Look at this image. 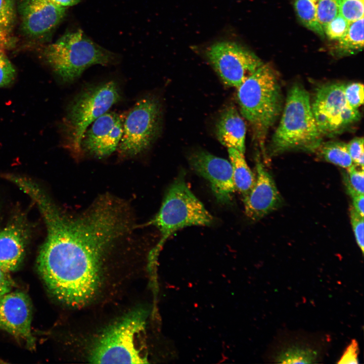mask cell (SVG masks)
<instances>
[{"label": "cell", "mask_w": 364, "mask_h": 364, "mask_svg": "<svg viewBox=\"0 0 364 364\" xmlns=\"http://www.w3.org/2000/svg\"><path fill=\"white\" fill-rule=\"evenodd\" d=\"M184 174L171 184L158 212L147 224L155 226L160 233V240L150 254L152 260L177 231L192 225H209L213 222L212 215L188 187Z\"/></svg>", "instance_id": "cell-6"}, {"label": "cell", "mask_w": 364, "mask_h": 364, "mask_svg": "<svg viewBox=\"0 0 364 364\" xmlns=\"http://www.w3.org/2000/svg\"><path fill=\"white\" fill-rule=\"evenodd\" d=\"M121 99L120 86L113 80L88 86L76 95L68 105L62 124L66 147L74 154L80 155L86 130Z\"/></svg>", "instance_id": "cell-7"}, {"label": "cell", "mask_w": 364, "mask_h": 364, "mask_svg": "<svg viewBox=\"0 0 364 364\" xmlns=\"http://www.w3.org/2000/svg\"><path fill=\"white\" fill-rule=\"evenodd\" d=\"M323 136L317 126L310 96L299 83L289 89L279 125L270 145L272 154L293 150L314 151L322 143Z\"/></svg>", "instance_id": "cell-4"}, {"label": "cell", "mask_w": 364, "mask_h": 364, "mask_svg": "<svg viewBox=\"0 0 364 364\" xmlns=\"http://www.w3.org/2000/svg\"><path fill=\"white\" fill-rule=\"evenodd\" d=\"M352 199V208L361 216H364L363 194H355L351 196Z\"/></svg>", "instance_id": "cell-34"}, {"label": "cell", "mask_w": 364, "mask_h": 364, "mask_svg": "<svg viewBox=\"0 0 364 364\" xmlns=\"http://www.w3.org/2000/svg\"><path fill=\"white\" fill-rule=\"evenodd\" d=\"M344 93L348 106L354 109H358L363 103V85L360 82H352L345 84Z\"/></svg>", "instance_id": "cell-27"}, {"label": "cell", "mask_w": 364, "mask_h": 364, "mask_svg": "<svg viewBox=\"0 0 364 364\" xmlns=\"http://www.w3.org/2000/svg\"><path fill=\"white\" fill-rule=\"evenodd\" d=\"M125 116L108 111L99 117L83 135L81 152L103 158L116 151L122 137Z\"/></svg>", "instance_id": "cell-13"}, {"label": "cell", "mask_w": 364, "mask_h": 364, "mask_svg": "<svg viewBox=\"0 0 364 364\" xmlns=\"http://www.w3.org/2000/svg\"><path fill=\"white\" fill-rule=\"evenodd\" d=\"M215 129L217 138L222 145L244 154L246 124L234 106H228L222 111L217 121Z\"/></svg>", "instance_id": "cell-17"}, {"label": "cell", "mask_w": 364, "mask_h": 364, "mask_svg": "<svg viewBox=\"0 0 364 364\" xmlns=\"http://www.w3.org/2000/svg\"><path fill=\"white\" fill-rule=\"evenodd\" d=\"M339 13L349 22L363 17L364 0H338Z\"/></svg>", "instance_id": "cell-25"}, {"label": "cell", "mask_w": 364, "mask_h": 364, "mask_svg": "<svg viewBox=\"0 0 364 364\" xmlns=\"http://www.w3.org/2000/svg\"><path fill=\"white\" fill-rule=\"evenodd\" d=\"M228 151L236 190L244 198L254 186L256 177L245 160L244 154L233 148H228Z\"/></svg>", "instance_id": "cell-18"}, {"label": "cell", "mask_w": 364, "mask_h": 364, "mask_svg": "<svg viewBox=\"0 0 364 364\" xmlns=\"http://www.w3.org/2000/svg\"><path fill=\"white\" fill-rule=\"evenodd\" d=\"M46 61L65 83L77 80L88 67L117 63L118 55L90 39L81 29L68 31L44 49Z\"/></svg>", "instance_id": "cell-5"}, {"label": "cell", "mask_w": 364, "mask_h": 364, "mask_svg": "<svg viewBox=\"0 0 364 364\" xmlns=\"http://www.w3.org/2000/svg\"><path fill=\"white\" fill-rule=\"evenodd\" d=\"M15 19L14 0H0V34L5 41L12 31Z\"/></svg>", "instance_id": "cell-23"}, {"label": "cell", "mask_w": 364, "mask_h": 364, "mask_svg": "<svg viewBox=\"0 0 364 364\" xmlns=\"http://www.w3.org/2000/svg\"><path fill=\"white\" fill-rule=\"evenodd\" d=\"M0 41H2L4 44L6 42V41L4 40L3 37L2 36V35L0 34Z\"/></svg>", "instance_id": "cell-36"}, {"label": "cell", "mask_w": 364, "mask_h": 364, "mask_svg": "<svg viewBox=\"0 0 364 364\" xmlns=\"http://www.w3.org/2000/svg\"><path fill=\"white\" fill-rule=\"evenodd\" d=\"M363 47V17L350 22L345 34L338 40L336 47L339 55L355 54L361 51Z\"/></svg>", "instance_id": "cell-19"}, {"label": "cell", "mask_w": 364, "mask_h": 364, "mask_svg": "<svg viewBox=\"0 0 364 364\" xmlns=\"http://www.w3.org/2000/svg\"><path fill=\"white\" fill-rule=\"evenodd\" d=\"M327 161L348 169L354 164L348 153L347 144L339 141L322 142L317 149Z\"/></svg>", "instance_id": "cell-20"}, {"label": "cell", "mask_w": 364, "mask_h": 364, "mask_svg": "<svg viewBox=\"0 0 364 364\" xmlns=\"http://www.w3.org/2000/svg\"><path fill=\"white\" fill-rule=\"evenodd\" d=\"M345 84L326 83L316 89L311 107L317 126L323 136L339 134L360 118L358 109L351 108L346 102Z\"/></svg>", "instance_id": "cell-9"}, {"label": "cell", "mask_w": 364, "mask_h": 364, "mask_svg": "<svg viewBox=\"0 0 364 364\" xmlns=\"http://www.w3.org/2000/svg\"><path fill=\"white\" fill-rule=\"evenodd\" d=\"M317 356L316 352L310 348L292 347L282 352L277 360L283 363H311Z\"/></svg>", "instance_id": "cell-22"}, {"label": "cell", "mask_w": 364, "mask_h": 364, "mask_svg": "<svg viewBox=\"0 0 364 364\" xmlns=\"http://www.w3.org/2000/svg\"><path fill=\"white\" fill-rule=\"evenodd\" d=\"M350 22L338 13L324 28V32L331 39L339 40L347 31Z\"/></svg>", "instance_id": "cell-28"}, {"label": "cell", "mask_w": 364, "mask_h": 364, "mask_svg": "<svg viewBox=\"0 0 364 364\" xmlns=\"http://www.w3.org/2000/svg\"><path fill=\"white\" fill-rule=\"evenodd\" d=\"M316 7L317 19L324 29L339 13L338 0H318Z\"/></svg>", "instance_id": "cell-26"}, {"label": "cell", "mask_w": 364, "mask_h": 364, "mask_svg": "<svg viewBox=\"0 0 364 364\" xmlns=\"http://www.w3.org/2000/svg\"><path fill=\"white\" fill-rule=\"evenodd\" d=\"M57 4L68 8L78 4L81 0H51Z\"/></svg>", "instance_id": "cell-35"}, {"label": "cell", "mask_w": 364, "mask_h": 364, "mask_svg": "<svg viewBox=\"0 0 364 364\" xmlns=\"http://www.w3.org/2000/svg\"><path fill=\"white\" fill-rule=\"evenodd\" d=\"M4 45V44L0 41V52H2V49Z\"/></svg>", "instance_id": "cell-37"}, {"label": "cell", "mask_w": 364, "mask_h": 364, "mask_svg": "<svg viewBox=\"0 0 364 364\" xmlns=\"http://www.w3.org/2000/svg\"><path fill=\"white\" fill-rule=\"evenodd\" d=\"M347 147L353 164L363 168V138H354L347 144Z\"/></svg>", "instance_id": "cell-31"}, {"label": "cell", "mask_w": 364, "mask_h": 364, "mask_svg": "<svg viewBox=\"0 0 364 364\" xmlns=\"http://www.w3.org/2000/svg\"><path fill=\"white\" fill-rule=\"evenodd\" d=\"M32 313L30 299L23 292L10 291L0 298V328L32 350L35 340L31 333Z\"/></svg>", "instance_id": "cell-12"}, {"label": "cell", "mask_w": 364, "mask_h": 364, "mask_svg": "<svg viewBox=\"0 0 364 364\" xmlns=\"http://www.w3.org/2000/svg\"><path fill=\"white\" fill-rule=\"evenodd\" d=\"M309 1H311L312 2H313L314 3H315L316 2H317L318 1V0H309Z\"/></svg>", "instance_id": "cell-38"}, {"label": "cell", "mask_w": 364, "mask_h": 364, "mask_svg": "<svg viewBox=\"0 0 364 364\" xmlns=\"http://www.w3.org/2000/svg\"><path fill=\"white\" fill-rule=\"evenodd\" d=\"M256 170L254 186L243 198L245 214L254 221L259 220L277 209L282 203L273 178L258 158L256 161Z\"/></svg>", "instance_id": "cell-15"}, {"label": "cell", "mask_w": 364, "mask_h": 364, "mask_svg": "<svg viewBox=\"0 0 364 364\" xmlns=\"http://www.w3.org/2000/svg\"><path fill=\"white\" fill-rule=\"evenodd\" d=\"M358 346L355 340H352L346 348L338 363H358Z\"/></svg>", "instance_id": "cell-32"}, {"label": "cell", "mask_w": 364, "mask_h": 364, "mask_svg": "<svg viewBox=\"0 0 364 364\" xmlns=\"http://www.w3.org/2000/svg\"><path fill=\"white\" fill-rule=\"evenodd\" d=\"M14 284V283L8 272L0 267V298L11 291Z\"/></svg>", "instance_id": "cell-33"}, {"label": "cell", "mask_w": 364, "mask_h": 364, "mask_svg": "<svg viewBox=\"0 0 364 364\" xmlns=\"http://www.w3.org/2000/svg\"><path fill=\"white\" fill-rule=\"evenodd\" d=\"M146 311L129 312L99 335L89 353L93 363H148L145 342Z\"/></svg>", "instance_id": "cell-3"}, {"label": "cell", "mask_w": 364, "mask_h": 364, "mask_svg": "<svg viewBox=\"0 0 364 364\" xmlns=\"http://www.w3.org/2000/svg\"><path fill=\"white\" fill-rule=\"evenodd\" d=\"M15 68L7 56L0 52V87L12 84L16 78Z\"/></svg>", "instance_id": "cell-29"}, {"label": "cell", "mask_w": 364, "mask_h": 364, "mask_svg": "<svg viewBox=\"0 0 364 364\" xmlns=\"http://www.w3.org/2000/svg\"><path fill=\"white\" fill-rule=\"evenodd\" d=\"M25 193L44 220L47 237L37 270L51 294L70 307H82L97 295L111 251L135 228L129 205L104 194L77 214L65 212L37 184Z\"/></svg>", "instance_id": "cell-1"}, {"label": "cell", "mask_w": 364, "mask_h": 364, "mask_svg": "<svg viewBox=\"0 0 364 364\" xmlns=\"http://www.w3.org/2000/svg\"><path fill=\"white\" fill-rule=\"evenodd\" d=\"M162 119V106L156 97L149 95L137 101L125 114L119 154L133 157L147 151L160 133Z\"/></svg>", "instance_id": "cell-8"}, {"label": "cell", "mask_w": 364, "mask_h": 364, "mask_svg": "<svg viewBox=\"0 0 364 364\" xmlns=\"http://www.w3.org/2000/svg\"><path fill=\"white\" fill-rule=\"evenodd\" d=\"M347 170L344 181L349 195L364 194L363 168L353 164Z\"/></svg>", "instance_id": "cell-24"}, {"label": "cell", "mask_w": 364, "mask_h": 364, "mask_svg": "<svg viewBox=\"0 0 364 364\" xmlns=\"http://www.w3.org/2000/svg\"><path fill=\"white\" fill-rule=\"evenodd\" d=\"M294 5L296 14L302 23L311 31L324 36L325 32L317 19L315 3L309 0H296Z\"/></svg>", "instance_id": "cell-21"}, {"label": "cell", "mask_w": 364, "mask_h": 364, "mask_svg": "<svg viewBox=\"0 0 364 364\" xmlns=\"http://www.w3.org/2000/svg\"><path fill=\"white\" fill-rule=\"evenodd\" d=\"M28 234L20 222H13L0 231V267L16 270L22 262Z\"/></svg>", "instance_id": "cell-16"}, {"label": "cell", "mask_w": 364, "mask_h": 364, "mask_svg": "<svg viewBox=\"0 0 364 364\" xmlns=\"http://www.w3.org/2000/svg\"><path fill=\"white\" fill-rule=\"evenodd\" d=\"M205 55L223 83L236 88L264 64L251 51L232 41L213 43L206 48Z\"/></svg>", "instance_id": "cell-10"}, {"label": "cell", "mask_w": 364, "mask_h": 364, "mask_svg": "<svg viewBox=\"0 0 364 364\" xmlns=\"http://www.w3.org/2000/svg\"><path fill=\"white\" fill-rule=\"evenodd\" d=\"M237 89L241 115L264 152L267 133L283 108L279 78L270 65L263 64Z\"/></svg>", "instance_id": "cell-2"}, {"label": "cell", "mask_w": 364, "mask_h": 364, "mask_svg": "<svg viewBox=\"0 0 364 364\" xmlns=\"http://www.w3.org/2000/svg\"><path fill=\"white\" fill-rule=\"evenodd\" d=\"M18 8L22 29L32 37L52 32L64 18L67 9L51 0H20Z\"/></svg>", "instance_id": "cell-14"}, {"label": "cell", "mask_w": 364, "mask_h": 364, "mask_svg": "<svg viewBox=\"0 0 364 364\" xmlns=\"http://www.w3.org/2000/svg\"><path fill=\"white\" fill-rule=\"evenodd\" d=\"M188 161L194 171L209 182L219 202H231L236 190L230 161L202 150L192 153Z\"/></svg>", "instance_id": "cell-11"}, {"label": "cell", "mask_w": 364, "mask_h": 364, "mask_svg": "<svg viewBox=\"0 0 364 364\" xmlns=\"http://www.w3.org/2000/svg\"><path fill=\"white\" fill-rule=\"evenodd\" d=\"M350 215L352 230L356 243L363 254L364 251L363 216L356 212L352 207L350 211Z\"/></svg>", "instance_id": "cell-30"}]
</instances>
